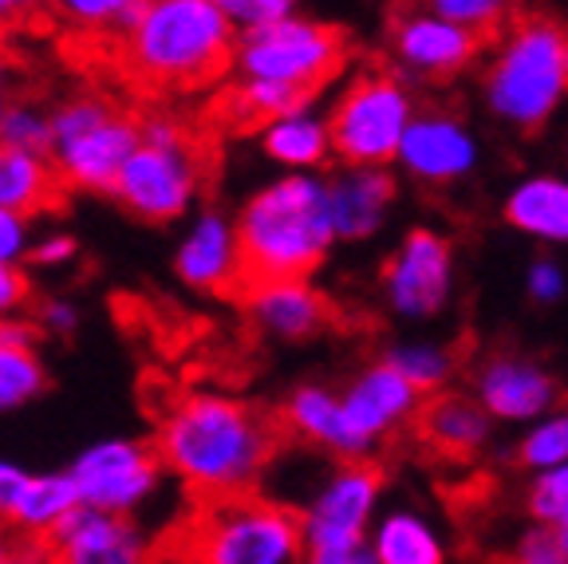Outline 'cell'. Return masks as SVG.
<instances>
[{
	"label": "cell",
	"mask_w": 568,
	"mask_h": 564,
	"mask_svg": "<svg viewBox=\"0 0 568 564\" xmlns=\"http://www.w3.org/2000/svg\"><path fill=\"white\" fill-rule=\"evenodd\" d=\"M12 545H17V537L0 530V564H12Z\"/></svg>",
	"instance_id": "7dc6e473"
},
{
	"label": "cell",
	"mask_w": 568,
	"mask_h": 564,
	"mask_svg": "<svg viewBox=\"0 0 568 564\" xmlns=\"http://www.w3.org/2000/svg\"><path fill=\"white\" fill-rule=\"evenodd\" d=\"M336 241H367L383 230L395 202V178L387 167H344L324 178Z\"/></svg>",
	"instance_id": "ffe728a7"
},
{
	"label": "cell",
	"mask_w": 568,
	"mask_h": 564,
	"mask_svg": "<svg viewBox=\"0 0 568 564\" xmlns=\"http://www.w3.org/2000/svg\"><path fill=\"white\" fill-rule=\"evenodd\" d=\"M517 462L532 474L568 462V411H549L537 423H529L525 439L517 442Z\"/></svg>",
	"instance_id": "1f68e13d"
},
{
	"label": "cell",
	"mask_w": 568,
	"mask_h": 564,
	"mask_svg": "<svg viewBox=\"0 0 568 564\" xmlns=\"http://www.w3.org/2000/svg\"><path fill=\"white\" fill-rule=\"evenodd\" d=\"M52 564H154V541L134 517L99 510H71L68 521L44 541Z\"/></svg>",
	"instance_id": "4fadbf2b"
},
{
	"label": "cell",
	"mask_w": 568,
	"mask_h": 564,
	"mask_svg": "<svg viewBox=\"0 0 568 564\" xmlns=\"http://www.w3.org/2000/svg\"><path fill=\"white\" fill-rule=\"evenodd\" d=\"M12 103V71H9V60L0 56V127H4V111Z\"/></svg>",
	"instance_id": "bcb514c9"
},
{
	"label": "cell",
	"mask_w": 568,
	"mask_h": 564,
	"mask_svg": "<svg viewBox=\"0 0 568 564\" xmlns=\"http://www.w3.org/2000/svg\"><path fill=\"white\" fill-rule=\"evenodd\" d=\"M248 324L281 344H304L328 328V296L312 281H257L241 289Z\"/></svg>",
	"instance_id": "ac0fdd59"
},
{
	"label": "cell",
	"mask_w": 568,
	"mask_h": 564,
	"mask_svg": "<svg viewBox=\"0 0 568 564\" xmlns=\"http://www.w3.org/2000/svg\"><path fill=\"white\" fill-rule=\"evenodd\" d=\"M111 198L146 225L186 218L202 198V159L186 127L166 115L139 123V147L119 170Z\"/></svg>",
	"instance_id": "8992f818"
},
{
	"label": "cell",
	"mask_w": 568,
	"mask_h": 564,
	"mask_svg": "<svg viewBox=\"0 0 568 564\" xmlns=\"http://www.w3.org/2000/svg\"><path fill=\"white\" fill-rule=\"evenodd\" d=\"M119 36L126 68L162 91H194L222 80L237 44V32L213 0H142Z\"/></svg>",
	"instance_id": "3957f363"
},
{
	"label": "cell",
	"mask_w": 568,
	"mask_h": 564,
	"mask_svg": "<svg viewBox=\"0 0 568 564\" xmlns=\"http://www.w3.org/2000/svg\"><path fill=\"white\" fill-rule=\"evenodd\" d=\"M347 63V36L332 24H320L301 12L276 20L257 32L237 36L233 63L237 80L284 83L316 99L320 88H328Z\"/></svg>",
	"instance_id": "ba28073f"
},
{
	"label": "cell",
	"mask_w": 568,
	"mask_h": 564,
	"mask_svg": "<svg viewBox=\"0 0 568 564\" xmlns=\"http://www.w3.org/2000/svg\"><path fill=\"white\" fill-rule=\"evenodd\" d=\"M241 289L257 281H308L336 249L328 190L320 174H281L233 213Z\"/></svg>",
	"instance_id": "7a4b0ae2"
},
{
	"label": "cell",
	"mask_w": 568,
	"mask_h": 564,
	"mask_svg": "<svg viewBox=\"0 0 568 564\" xmlns=\"http://www.w3.org/2000/svg\"><path fill=\"white\" fill-rule=\"evenodd\" d=\"M52 0H0V24H12V20L36 17L40 9H48Z\"/></svg>",
	"instance_id": "f6af8a7d"
},
{
	"label": "cell",
	"mask_w": 568,
	"mask_h": 564,
	"mask_svg": "<svg viewBox=\"0 0 568 564\" xmlns=\"http://www.w3.org/2000/svg\"><path fill=\"white\" fill-rule=\"evenodd\" d=\"M71 510H80V497L71 490L63 470H44V474H28L24 490H20L17 505H12L9 530L24 541H40L44 545Z\"/></svg>",
	"instance_id": "d4e9b609"
},
{
	"label": "cell",
	"mask_w": 568,
	"mask_h": 564,
	"mask_svg": "<svg viewBox=\"0 0 568 564\" xmlns=\"http://www.w3.org/2000/svg\"><path fill=\"white\" fill-rule=\"evenodd\" d=\"M166 477L197 502L253 494L281 450L276 423L225 391H186L159 415L151 439Z\"/></svg>",
	"instance_id": "6da1fadb"
},
{
	"label": "cell",
	"mask_w": 568,
	"mask_h": 564,
	"mask_svg": "<svg viewBox=\"0 0 568 564\" xmlns=\"http://www.w3.org/2000/svg\"><path fill=\"white\" fill-rule=\"evenodd\" d=\"M28 474H32V470L20 466V462L0 459V530H9L12 505H17V497H20V490H24Z\"/></svg>",
	"instance_id": "7bdbcfd3"
},
{
	"label": "cell",
	"mask_w": 568,
	"mask_h": 564,
	"mask_svg": "<svg viewBox=\"0 0 568 564\" xmlns=\"http://www.w3.org/2000/svg\"><path fill=\"white\" fill-rule=\"evenodd\" d=\"M415 426H418V439L435 450V454H443V459H474L489 442L494 419L481 411L478 399L454 395V391L443 395L438 391V395L423 399Z\"/></svg>",
	"instance_id": "7402d4cb"
},
{
	"label": "cell",
	"mask_w": 568,
	"mask_h": 564,
	"mask_svg": "<svg viewBox=\"0 0 568 564\" xmlns=\"http://www.w3.org/2000/svg\"><path fill=\"white\" fill-rule=\"evenodd\" d=\"M379 494H383L379 466H372V462H364V459L339 462V466L312 490L308 502L296 510L304 548L320 553V548L364 545L375 525Z\"/></svg>",
	"instance_id": "8fae6325"
},
{
	"label": "cell",
	"mask_w": 568,
	"mask_h": 564,
	"mask_svg": "<svg viewBox=\"0 0 568 564\" xmlns=\"http://www.w3.org/2000/svg\"><path fill=\"white\" fill-rule=\"evenodd\" d=\"M557 541H560V553H565V564H568V525H560L557 530Z\"/></svg>",
	"instance_id": "c3c4849f"
},
{
	"label": "cell",
	"mask_w": 568,
	"mask_h": 564,
	"mask_svg": "<svg viewBox=\"0 0 568 564\" xmlns=\"http://www.w3.org/2000/svg\"><path fill=\"white\" fill-rule=\"evenodd\" d=\"M390 48H395L399 68L418 75V80H450L481 56V36L466 32V28L450 24V20L426 9L407 12L395 24Z\"/></svg>",
	"instance_id": "e0dca14e"
},
{
	"label": "cell",
	"mask_w": 568,
	"mask_h": 564,
	"mask_svg": "<svg viewBox=\"0 0 568 564\" xmlns=\"http://www.w3.org/2000/svg\"><path fill=\"white\" fill-rule=\"evenodd\" d=\"M261 150H265V159L273 167H281L284 174H316L332 159L328 123L312 107L288 111V115L261 127Z\"/></svg>",
	"instance_id": "603a6c76"
},
{
	"label": "cell",
	"mask_w": 568,
	"mask_h": 564,
	"mask_svg": "<svg viewBox=\"0 0 568 564\" xmlns=\"http://www.w3.org/2000/svg\"><path fill=\"white\" fill-rule=\"evenodd\" d=\"M529 513L537 525H568V462L545 470L529 485Z\"/></svg>",
	"instance_id": "836d02e7"
},
{
	"label": "cell",
	"mask_w": 568,
	"mask_h": 564,
	"mask_svg": "<svg viewBox=\"0 0 568 564\" xmlns=\"http://www.w3.org/2000/svg\"><path fill=\"white\" fill-rule=\"evenodd\" d=\"M301 564H375L367 545H352V548H320V553H304Z\"/></svg>",
	"instance_id": "ee69618b"
},
{
	"label": "cell",
	"mask_w": 568,
	"mask_h": 564,
	"mask_svg": "<svg viewBox=\"0 0 568 564\" xmlns=\"http://www.w3.org/2000/svg\"><path fill=\"white\" fill-rule=\"evenodd\" d=\"M48 9H55L63 24L80 28V32L111 36L131 24L134 12L142 9V0H52Z\"/></svg>",
	"instance_id": "d6a6232c"
},
{
	"label": "cell",
	"mask_w": 568,
	"mask_h": 564,
	"mask_svg": "<svg viewBox=\"0 0 568 564\" xmlns=\"http://www.w3.org/2000/svg\"><path fill=\"white\" fill-rule=\"evenodd\" d=\"M28 304H32V281L24 265H0V320L24 316Z\"/></svg>",
	"instance_id": "b9f144b4"
},
{
	"label": "cell",
	"mask_w": 568,
	"mask_h": 564,
	"mask_svg": "<svg viewBox=\"0 0 568 564\" xmlns=\"http://www.w3.org/2000/svg\"><path fill=\"white\" fill-rule=\"evenodd\" d=\"M139 147V119L119 111L106 95L80 91L52 107V162L63 190L111 194L119 170Z\"/></svg>",
	"instance_id": "52a82bcc"
},
{
	"label": "cell",
	"mask_w": 568,
	"mask_h": 564,
	"mask_svg": "<svg viewBox=\"0 0 568 564\" xmlns=\"http://www.w3.org/2000/svg\"><path fill=\"white\" fill-rule=\"evenodd\" d=\"M506 564H565L557 530H552V525H537V521H532L529 530L514 541Z\"/></svg>",
	"instance_id": "8d00e7d4"
},
{
	"label": "cell",
	"mask_w": 568,
	"mask_h": 564,
	"mask_svg": "<svg viewBox=\"0 0 568 564\" xmlns=\"http://www.w3.org/2000/svg\"><path fill=\"white\" fill-rule=\"evenodd\" d=\"M454 292V245L435 230H410L383 265V296L403 320H435Z\"/></svg>",
	"instance_id": "7c38bea8"
},
{
	"label": "cell",
	"mask_w": 568,
	"mask_h": 564,
	"mask_svg": "<svg viewBox=\"0 0 568 564\" xmlns=\"http://www.w3.org/2000/svg\"><path fill=\"white\" fill-rule=\"evenodd\" d=\"M339 406H344V419L355 431V439L372 450L379 439L395 434L399 426H407L410 419L418 415L423 395L379 360L359 371V375L339 391Z\"/></svg>",
	"instance_id": "d6986e66"
},
{
	"label": "cell",
	"mask_w": 568,
	"mask_h": 564,
	"mask_svg": "<svg viewBox=\"0 0 568 564\" xmlns=\"http://www.w3.org/2000/svg\"><path fill=\"white\" fill-rule=\"evenodd\" d=\"M60 198L63 185L55 178L52 162L0 147V210L36 218V213L55 210Z\"/></svg>",
	"instance_id": "4316f807"
},
{
	"label": "cell",
	"mask_w": 568,
	"mask_h": 564,
	"mask_svg": "<svg viewBox=\"0 0 568 564\" xmlns=\"http://www.w3.org/2000/svg\"><path fill=\"white\" fill-rule=\"evenodd\" d=\"M410 119H415V99L403 80L387 71L355 75L324 115L332 159L344 167H390Z\"/></svg>",
	"instance_id": "9c48e42d"
},
{
	"label": "cell",
	"mask_w": 568,
	"mask_h": 564,
	"mask_svg": "<svg viewBox=\"0 0 568 564\" xmlns=\"http://www.w3.org/2000/svg\"><path fill=\"white\" fill-rule=\"evenodd\" d=\"M284 426L296 434V439L312 442L324 454L339 462H359L367 459L372 450L355 439V431L347 426L344 406H339V391L320 387V383H301V387L288 391L284 399Z\"/></svg>",
	"instance_id": "44dd1931"
},
{
	"label": "cell",
	"mask_w": 568,
	"mask_h": 564,
	"mask_svg": "<svg viewBox=\"0 0 568 564\" xmlns=\"http://www.w3.org/2000/svg\"><path fill=\"white\" fill-rule=\"evenodd\" d=\"M178 281L205 296L241 292V249L233 218L222 210H197L174 245Z\"/></svg>",
	"instance_id": "2e32d148"
},
{
	"label": "cell",
	"mask_w": 568,
	"mask_h": 564,
	"mask_svg": "<svg viewBox=\"0 0 568 564\" xmlns=\"http://www.w3.org/2000/svg\"><path fill=\"white\" fill-rule=\"evenodd\" d=\"M395 162L418 182H462L478 167V139L458 115H446V111H423L418 115L415 111V119L403 131L399 150H395Z\"/></svg>",
	"instance_id": "9a60e30c"
},
{
	"label": "cell",
	"mask_w": 568,
	"mask_h": 564,
	"mask_svg": "<svg viewBox=\"0 0 568 564\" xmlns=\"http://www.w3.org/2000/svg\"><path fill=\"white\" fill-rule=\"evenodd\" d=\"M383 363H387L395 375H403L423 399L438 395L454 375L450 352H443V348H435V344H399L383 355Z\"/></svg>",
	"instance_id": "f546056e"
},
{
	"label": "cell",
	"mask_w": 568,
	"mask_h": 564,
	"mask_svg": "<svg viewBox=\"0 0 568 564\" xmlns=\"http://www.w3.org/2000/svg\"><path fill=\"white\" fill-rule=\"evenodd\" d=\"M170 553L174 564H301L308 548L296 510L253 490L197 502Z\"/></svg>",
	"instance_id": "277c9868"
},
{
	"label": "cell",
	"mask_w": 568,
	"mask_h": 564,
	"mask_svg": "<svg viewBox=\"0 0 568 564\" xmlns=\"http://www.w3.org/2000/svg\"><path fill=\"white\" fill-rule=\"evenodd\" d=\"M506 221L517 233L549 245H568V178L532 174L506 198Z\"/></svg>",
	"instance_id": "cb8c5ba5"
},
{
	"label": "cell",
	"mask_w": 568,
	"mask_h": 564,
	"mask_svg": "<svg viewBox=\"0 0 568 564\" xmlns=\"http://www.w3.org/2000/svg\"><path fill=\"white\" fill-rule=\"evenodd\" d=\"M68 482L80 497V505L115 517H134L159 497L166 485L159 454L146 439L115 434V439H95L68 462Z\"/></svg>",
	"instance_id": "30bf717a"
},
{
	"label": "cell",
	"mask_w": 568,
	"mask_h": 564,
	"mask_svg": "<svg viewBox=\"0 0 568 564\" xmlns=\"http://www.w3.org/2000/svg\"><path fill=\"white\" fill-rule=\"evenodd\" d=\"M312 107V95L296 88H284V83H265V80H237V88L230 91V111L241 123H273V119L288 115V111H301Z\"/></svg>",
	"instance_id": "f1b7e54d"
},
{
	"label": "cell",
	"mask_w": 568,
	"mask_h": 564,
	"mask_svg": "<svg viewBox=\"0 0 568 564\" xmlns=\"http://www.w3.org/2000/svg\"><path fill=\"white\" fill-rule=\"evenodd\" d=\"M0 147L48 159V150H52V107L36 103V99H12L9 111H4V127H0Z\"/></svg>",
	"instance_id": "4dcf8cb0"
},
{
	"label": "cell",
	"mask_w": 568,
	"mask_h": 564,
	"mask_svg": "<svg viewBox=\"0 0 568 564\" xmlns=\"http://www.w3.org/2000/svg\"><path fill=\"white\" fill-rule=\"evenodd\" d=\"M430 12L450 24L466 28V32L481 36V32H494L509 12V0H426Z\"/></svg>",
	"instance_id": "e575fe53"
},
{
	"label": "cell",
	"mask_w": 568,
	"mask_h": 564,
	"mask_svg": "<svg viewBox=\"0 0 568 564\" xmlns=\"http://www.w3.org/2000/svg\"><path fill=\"white\" fill-rule=\"evenodd\" d=\"M28 320H32L40 335L68 340V335L80 328V309H75L68 296H44V300H36V309L28 312Z\"/></svg>",
	"instance_id": "74e56055"
},
{
	"label": "cell",
	"mask_w": 568,
	"mask_h": 564,
	"mask_svg": "<svg viewBox=\"0 0 568 564\" xmlns=\"http://www.w3.org/2000/svg\"><path fill=\"white\" fill-rule=\"evenodd\" d=\"M474 399L494 423H537L560 399V383L537 360L497 352L474 375Z\"/></svg>",
	"instance_id": "5bb4252c"
},
{
	"label": "cell",
	"mask_w": 568,
	"mask_h": 564,
	"mask_svg": "<svg viewBox=\"0 0 568 564\" xmlns=\"http://www.w3.org/2000/svg\"><path fill=\"white\" fill-rule=\"evenodd\" d=\"M213 4L222 9V17L237 36L257 32V28H268L296 12V0H213Z\"/></svg>",
	"instance_id": "d590c367"
},
{
	"label": "cell",
	"mask_w": 568,
	"mask_h": 564,
	"mask_svg": "<svg viewBox=\"0 0 568 564\" xmlns=\"http://www.w3.org/2000/svg\"><path fill=\"white\" fill-rule=\"evenodd\" d=\"M565 289H568V276L552 256H537L529 265V273H525V292H529L532 304H557L565 296Z\"/></svg>",
	"instance_id": "ab89813d"
},
{
	"label": "cell",
	"mask_w": 568,
	"mask_h": 564,
	"mask_svg": "<svg viewBox=\"0 0 568 564\" xmlns=\"http://www.w3.org/2000/svg\"><path fill=\"white\" fill-rule=\"evenodd\" d=\"M364 545L375 564H446L435 525L410 510H390L383 521H375Z\"/></svg>",
	"instance_id": "484cf974"
},
{
	"label": "cell",
	"mask_w": 568,
	"mask_h": 564,
	"mask_svg": "<svg viewBox=\"0 0 568 564\" xmlns=\"http://www.w3.org/2000/svg\"><path fill=\"white\" fill-rule=\"evenodd\" d=\"M75 238L71 233H44V238H36L32 249H28V261L24 265H36V269H48V273H55V269H68L71 261H75Z\"/></svg>",
	"instance_id": "60d3db41"
},
{
	"label": "cell",
	"mask_w": 568,
	"mask_h": 564,
	"mask_svg": "<svg viewBox=\"0 0 568 564\" xmlns=\"http://www.w3.org/2000/svg\"><path fill=\"white\" fill-rule=\"evenodd\" d=\"M48 391V363L40 348L0 344V415H17Z\"/></svg>",
	"instance_id": "83f0119b"
},
{
	"label": "cell",
	"mask_w": 568,
	"mask_h": 564,
	"mask_svg": "<svg viewBox=\"0 0 568 564\" xmlns=\"http://www.w3.org/2000/svg\"><path fill=\"white\" fill-rule=\"evenodd\" d=\"M32 241H36L32 218L0 210V265H24Z\"/></svg>",
	"instance_id": "f35d334b"
},
{
	"label": "cell",
	"mask_w": 568,
	"mask_h": 564,
	"mask_svg": "<svg viewBox=\"0 0 568 564\" xmlns=\"http://www.w3.org/2000/svg\"><path fill=\"white\" fill-rule=\"evenodd\" d=\"M486 107L517 131H537L568 99V28L549 17H521L489 56Z\"/></svg>",
	"instance_id": "5b68a950"
}]
</instances>
